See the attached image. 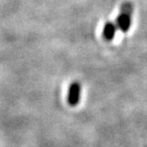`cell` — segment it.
<instances>
[{
    "label": "cell",
    "instance_id": "obj_2",
    "mask_svg": "<svg viewBox=\"0 0 147 147\" xmlns=\"http://www.w3.org/2000/svg\"><path fill=\"white\" fill-rule=\"evenodd\" d=\"M81 93H82V86L79 82L75 81L71 83L68 87L67 92V102L70 106H76L81 100Z\"/></svg>",
    "mask_w": 147,
    "mask_h": 147
},
{
    "label": "cell",
    "instance_id": "obj_1",
    "mask_svg": "<svg viewBox=\"0 0 147 147\" xmlns=\"http://www.w3.org/2000/svg\"><path fill=\"white\" fill-rule=\"evenodd\" d=\"M133 5L130 2H124L121 7V11L116 18V26L121 32H127L132 24Z\"/></svg>",
    "mask_w": 147,
    "mask_h": 147
},
{
    "label": "cell",
    "instance_id": "obj_3",
    "mask_svg": "<svg viewBox=\"0 0 147 147\" xmlns=\"http://www.w3.org/2000/svg\"><path fill=\"white\" fill-rule=\"evenodd\" d=\"M118 30V28L113 22H106L102 28V35L105 41H112L116 35V32Z\"/></svg>",
    "mask_w": 147,
    "mask_h": 147
}]
</instances>
